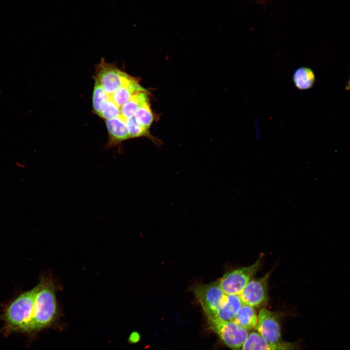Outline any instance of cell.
<instances>
[{
  "label": "cell",
  "mask_w": 350,
  "mask_h": 350,
  "mask_svg": "<svg viewBox=\"0 0 350 350\" xmlns=\"http://www.w3.org/2000/svg\"><path fill=\"white\" fill-rule=\"evenodd\" d=\"M42 280L33 289L22 293L6 308L3 315L5 328L8 332H29L37 294Z\"/></svg>",
  "instance_id": "cell-1"
},
{
  "label": "cell",
  "mask_w": 350,
  "mask_h": 350,
  "mask_svg": "<svg viewBox=\"0 0 350 350\" xmlns=\"http://www.w3.org/2000/svg\"><path fill=\"white\" fill-rule=\"evenodd\" d=\"M57 312L54 286L50 280H42V284L35 299L29 332L38 331L49 325Z\"/></svg>",
  "instance_id": "cell-2"
},
{
  "label": "cell",
  "mask_w": 350,
  "mask_h": 350,
  "mask_svg": "<svg viewBox=\"0 0 350 350\" xmlns=\"http://www.w3.org/2000/svg\"><path fill=\"white\" fill-rule=\"evenodd\" d=\"M211 329L222 342L232 350H241L248 334V331L233 321L217 317L208 318Z\"/></svg>",
  "instance_id": "cell-3"
},
{
  "label": "cell",
  "mask_w": 350,
  "mask_h": 350,
  "mask_svg": "<svg viewBox=\"0 0 350 350\" xmlns=\"http://www.w3.org/2000/svg\"><path fill=\"white\" fill-rule=\"evenodd\" d=\"M261 260L249 266L235 269L225 274L218 282L227 295H239L259 270Z\"/></svg>",
  "instance_id": "cell-4"
},
{
  "label": "cell",
  "mask_w": 350,
  "mask_h": 350,
  "mask_svg": "<svg viewBox=\"0 0 350 350\" xmlns=\"http://www.w3.org/2000/svg\"><path fill=\"white\" fill-rule=\"evenodd\" d=\"M94 78L105 92L110 95L132 77L102 59L97 66Z\"/></svg>",
  "instance_id": "cell-5"
},
{
  "label": "cell",
  "mask_w": 350,
  "mask_h": 350,
  "mask_svg": "<svg viewBox=\"0 0 350 350\" xmlns=\"http://www.w3.org/2000/svg\"><path fill=\"white\" fill-rule=\"evenodd\" d=\"M192 291L201 304L208 318L214 317L226 294L218 282L197 285Z\"/></svg>",
  "instance_id": "cell-6"
},
{
  "label": "cell",
  "mask_w": 350,
  "mask_h": 350,
  "mask_svg": "<svg viewBox=\"0 0 350 350\" xmlns=\"http://www.w3.org/2000/svg\"><path fill=\"white\" fill-rule=\"evenodd\" d=\"M256 332L267 341L278 343L283 342L279 315L267 309H262L258 315Z\"/></svg>",
  "instance_id": "cell-7"
},
{
  "label": "cell",
  "mask_w": 350,
  "mask_h": 350,
  "mask_svg": "<svg viewBox=\"0 0 350 350\" xmlns=\"http://www.w3.org/2000/svg\"><path fill=\"white\" fill-rule=\"evenodd\" d=\"M269 274L252 280L245 286L239 296L244 304L253 307H259L268 299Z\"/></svg>",
  "instance_id": "cell-8"
},
{
  "label": "cell",
  "mask_w": 350,
  "mask_h": 350,
  "mask_svg": "<svg viewBox=\"0 0 350 350\" xmlns=\"http://www.w3.org/2000/svg\"><path fill=\"white\" fill-rule=\"evenodd\" d=\"M241 350H299V348L295 342H269L254 331L249 333Z\"/></svg>",
  "instance_id": "cell-9"
},
{
  "label": "cell",
  "mask_w": 350,
  "mask_h": 350,
  "mask_svg": "<svg viewBox=\"0 0 350 350\" xmlns=\"http://www.w3.org/2000/svg\"><path fill=\"white\" fill-rule=\"evenodd\" d=\"M105 124L108 134L109 146H114L129 139L126 119L121 115L106 120Z\"/></svg>",
  "instance_id": "cell-10"
},
{
  "label": "cell",
  "mask_w": 350,
  "mask_h": 350,
  "mask_svg": "<svg viewBox=\"0 0 350 350\" xmlns=\"http://www.w3.org/2000/svg\"><path fill=\"white\" fill-rule=\"evenodd\" d=\"M243 304V302L239 295L226 294L215 316L212 317H215L224 320L232 321Z\"/></svg>",
  "instance_id": "cell-11"
},
{
  "label": "cell",
  "mask_w": 350,
  "mask_h": 350,
  "mask_svg": "<svg viewBox=\"0 0 350 350\" xmlns=\"http://www.w3.org/2000/svg\"><path fill=\"white\" fill-rule=\"evenodd\" d=\"M145 91L136 79L132 77L109 96L111 100L121 107L134 94Z\"/></svg>",
  "instance_id": "cell-12"
},
{
  "label": "cell",
  "mask_w": 350,
  "mask_h": 350,
  "mask_svg": "<svg viewBox=\"0 0 350 350\" xmlns=\"http://www.w3.org/2000/svg\"><path fill=\"white\" fill-rule=\"evenodd\" d=\"M257 320L258 315L254 307L243 303L232 321L249 331L255 328Z\"/></svg>",
  "instance_id": "cell-13"
},
{
  "label": "cell",
  "mask_w": 350,
  "mask_h": 350,
  "mask_svg": "<svg viewBox=\"0 0 350 350\" xmlns=\"http://www.w3.org/2000/svg\"><path fill=\"white\" fill-rule=\"evenodd\" d=\"M293 81L299 89L306 90L312 87L315 82V75L309 68L301 67L295 70L293 74Z\"/></svg>",
  "instance_id": "cell-14"
},
{
  "label": "cell",
  "mask_w": 350,
  "mask_h": 350,
  "mask_svg": "<svg viewBox=\"0 0 350 350\" xmlns=\"http://www.w3.org/2000/svg\"><path fill=\"white\" fill-rule=\"evenodd\" d=\"M148 100L147 92L140 91L134 94L121 107V116L125 119L134 117L141 105Z\"/></svg>",
  "instance_id": "cell-15"
},
{
  "label": "cell",
  "mask_w": 350,
  "mask_h": 350,
  "mask_svg": "<svg viewBox=\"0 0 350 350\" xmlns=\"http://www.w3.org/2000/svg\"><path fill=\"white\" fill-rule=\"evenodd\" d=\"M126 125L129 139L145 137L150 139L156 144H161L160 140L152 136L149 129L140 124L134 116L126 119Z\"/></svg>",
  "instance_id": "cell-16"
},
{
  "label": "cell",
  "mask_w": 350,
  "mask_h": 350,
  "mask_svg": "<svg viewBox=\"0 0 350 350\" xmlns=\"http://www.w3.org/2000/svg\"><path fill=\"white\" fill-rule=\"evenodd\" d=\"M134 117L137 122L144 127L149 129L154 121L149 100L144 101L136 112Z\"/></svg>",
  "instance_id": "cell-17"
},
{
  "label": "cell",
  "mask_w": 350,
  "mask_h": 350,
  "mask_svg": "<svg viewBox=\"0 0 350 350\" xmlns=\"http://www.w3.org/2000/svg\"><path fill=\"white\" fill-rule=\"evenodd\" d=\"M105 120L121 115V109L109 97L101 105L98 115Z\"/></svg>",
  "instance_id": "cell-18"
},
{
  "label": "cell",
  "mask_w": 350,
  "mask_h": 350,
  "mask_svg": "<svg viewBox=\"0 0 350 350\" xmlns=\"http://www.w3.org/2000/svg\"><path fill=\"white\" fill-rule=\"evenodd\" d=\"M94 80L92 107L93 112L98 115L102 104L109 97V95L105 92L99 83L96 80Z\"/></svg>",
  "instance_id": "cell-19"
},
{
  "label": "cell",
  "mask_w": 350,
  "mask_h": 350,
  "mask_svg": "<svg viewBox=\"0 0 350 350\" xmlns=\"http://www.w3.org/2000/svg\"><path fill=\"white\" fill-rule=\"evenodd\" d=\"M346 89L347 90H350V76L348 82L346 87Z\"/></svg>",
  "instance_id": "cell-20"
}]
</instances>
